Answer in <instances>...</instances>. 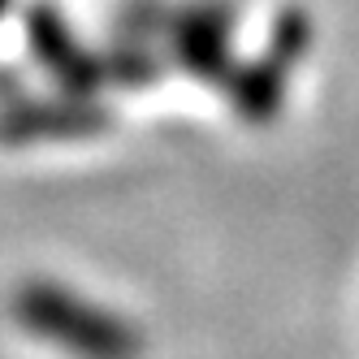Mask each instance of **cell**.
I'll return each mask as SVG.
<instances>
[{
  "label": "cell",
  "mask_w": 359,
  "mask_h": 359,
  "mask_svg": "<svg viewBox=\"0 0 359 359\" xmlns=\"http://www.w3.org/2000/svg\"><path fill=\"white\" fill-rule=\"evenodd\" d=\"M307 48V22L299 13H286L281 18V31L273 35V48L255 61L251 69H234V109L247 117V121H264L277 113L281 104V87L290 79V65L294 57Z\"/></svg>",
  "instance_id": "3"
},
{
  "label": "cell",
  "mask_w": 359,
  "mask_h": 359,
  "mask_svg": "<svg viewBox=\"0 0 359 359\" xmlns=\"http://www.w3.org/2000/svg\"><path fill=\"white\" fill-rule=\"evenodd\" d=\"M27 35H31V48H35V57L57 74V79L74 91H91L109 79V69L104 61H95L83 43H74L69 27L57 18L53 5H35L31 18H27Z\"/></svg>",
  "instance_id": "4"
},
{
  "label": "cell",
  "mask_w": 359,
  "mask_h": 359,
  "mask_svg": "<svg viewBox=\"0 0 359 359\" xmlns=\"http://www.w3.org/2000/svg\"><path fill=\"white\" fill-rule=\"evenodd\" d=\"M104 109L87 100H39V104H13L0 117V139L5 143H35V139H83L104 130Z\"/></svg>",
  "instance_id": "5"
},
{
  "label": "cell",
  "mask_w": 359,
  "mask_h": 359,
  "mask_svg": "<svg viewBox=\"0 0 359 359\" xmlns=\"http://www.w3.org/2000/svg\"><path fill=\"white\" fill-rule=\"evenodd\" d=\"M229 31H234V9L225 0H203V5H187L169 22V43L182 69L195 79L225 83L229 74Z\"/></svg>",
  "instance_id": "2"
},
{
  "label": "cell",
  "mask_w": 359,
  "mask_h": 359,
  "mask_svg": "<svg viewBox=\"0 0 359 359\" xmlns=\"http://www.w3.org/2000/svg\"><path fill=\"white\" fill-rule=\"evenodd\" d=\"M5 9H9V0H0V18H5Z\"/></svg>",
  "instance_id": "6"
},
{
  "label": "cell",
  "mask_w": 359,
  "mask_h": 359,
  "mask_svg": "<svg viewBox=\"0 0 359 359\" xmlns=\"http://www.w3.org/2000/svg\"><path fill=\"white\" fill-rule=\"evenodd\" d=\"M13 320L74 359H139L143 346L130 320H121L109 307H95L57 281H27L13 294Z\"/></svg>",
  "instance_id": "1"
}]
</instances>
